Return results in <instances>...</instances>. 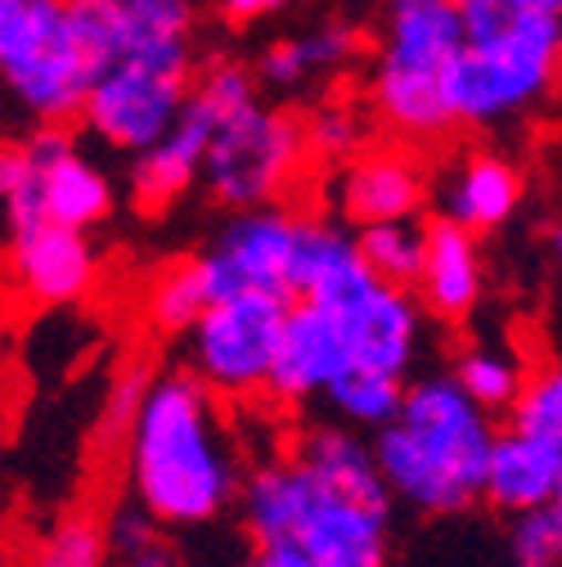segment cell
<instances>
[{"mask_svg":"<svg viewBox=\"0 0 562 567\" xmlns=\"http://www.w3.org/2000/svg\"><path fill=\"white\" fill-rule=\"evenodd\" d=\"M298 248V221L274 207H243L221 239L198 261L212 284V298H230L243 289H279L289 293V266Z\"/></svg>","mask_w":562,"mask_h":567,"instance_id":"obj_9","label":"cell"},{"mask_svg":"<svg viewBox=\"0 0 562 567\" xmlns=\"http://www.w3.org/2000/svg\"><path fill=\"white\" fill-rule=\"evenodd\" d=\"M472 235L477 230L459 226L455 217L428 226V261L418 279V298L437 320H464L481 298V257Z\"/></svg>","mask_w":562,"mask_h":567,"instance_id":"obj_16","label":"cell"},{"mask_svg":"<svg viewBox=\"0 0 562 567\" xmlns=\"http://www.w3.org/2000/svg\"><path fill=\"white\" fill-rule=\"evenodd\" d=\"M189 37L131 41L91 86L86 126L113 150L145 154L189 104Z\"/></svg>","mask_w":562,"mask_h":567,"instance_id":"obj_6","label":"cell"},{"mask_svg":"<svg viewBox=\"0 0 562 567\" xmlns=\"http://www.w3.org/2000/svg\"><path fill=\"white\" fill-rule=\"evenodd\" d=\"M496 451L490 410L472 401L459 379H424L374 437L383 477L405 505L424 514H459L486 495V468Z\"/></svg>","mask_w":562,"mask_h":567,"instance_id":"obj_3","label":"cell"},{"mask_svg":"<svg viewBox=\"0 0 562 567\" xmlns=\"http://www.w3.org/2000/svg\"><path fill=\"white\" fill-rule=\"evenodd\" d=\"M289 0H221V10L235 19V23H252V19H266V14H279Z\"/></svg>","mask_w":562,"mask_h":567,"instance_id":"obj_34","label":"cell"},{"mask_svg":"<svg viewBox=\"0 0 562 567\" xmlns=\"http://www.w3.org/2000/svg\"><path fill=\"white\" fill-rule=\"evenodd\" d=\"M513 10H535V14H562V0H509Z\"/></svg>","mask_w":562,"mask_h":567,"instance_id":"obj_35","label":"cell"},{"mask_svg":"<svg viewBox=\"0 0 562 567\" xmlns=\"http://www.w3.org/2000/svg\"><path fill=\"white\" fill-rule=\"evenodd\" d=\"M10 266L14 284L32 307H73L91 293L100 275V257L86 230L63 221H37L10 235Z\"/></svg>","mask_w":562,"mask_h":567,"instance_id":"obj_10","label":"cell"},{"mask_svg":"<svg viewBox=\"0 0 562 567\" xmlns=\"http://www.w3.org/2000/svg\"><path fill=\"white\" fill-rule=\"evenodd\" d=\"M126 477L139 509L167 527H202L239 491V460L217 396L194 370L149 383L126 433Z\"/></svg>","mask_w":562,"mask_h":567,"instance_id":"obj_2","label":"cell"},{"mask_svg":"<svg viewBox=\"0 0 562 567\" xmlns=\"http://www.w3.org/2000/svg\"><path fill=\"white\" fill-rule=\"evenodd\" d=\"M509 414H513V429L562 446V361L540 370L535 379H527V388Z\"/></svg>","mask_w":562,"mask_h":567,"instance_id":"obj_28","label":"cell"},{"mask_svg":"<svg viewBox=\"0 0 562 567\" xmlns=\"http://www.w3.org/2000/svg\"><path fill=\"white\" fill-rule=\"evenodd\" d=\"M509 549L527 567H553V563H562V518H558V509L553 505H540V509L513 514Z\"/></svg>","mask_w":562,"mask_h":567,"instance_id":"obj_29","label":"cell"},{"mask_svg":"<svg viewBox=\"0 0 562 567\" xmlns=\"http://www.w3.org/2000/svg\"><path fill=\"white\" fill-rule=\"evenodd\" d=\"M522 198V176L490 154H472L464 167H455V176L441 189L446 217H455L468 230H496L504 226Z\"/></svg>","mask_w":562,"mask_h":567,"instance_id":"obj_19","label":"cell"},{"mask_svg":"<svg viewBox=\"0 0 562 567\" xmlns=\"http://www.w3.org/2000/svg\"><path fill=\"white\" fill-rule=\"evenodd\" d=\"M145 392H149V379H145V374H126V379L113 388V396H108V414H104L108 437L131 433V423H135V414H139V401H145Z\"/></svg>","mask_w":562,"mask_h":567,"instance_id":"obj_33","label":"cell"},{"mask_svg":"<svg viewBox=\"0 0 562 567\" xmlns=\"http://www.w3.org/2000/svg\"><path fill=\"white\" fill-rule=\"evenodd\" d=\"M405 374L392 370H374V365H346L333 383H329V405L351 419V423H365V429H383L392 423L405 405Z\"/></svg>","mask_w":562,"mask_h":567,"instance_id":"obj_21","label":"cell"},{"mask_svg":"<svg viewBox=\"0 0 562 567\" xmlns=\"http://www.w3.org/2000/svg\"><path fill=\"white\" fill-rule=\"evenodd\" d=\"M293 293L243 289L217 298L189 329V370L221 396H248L270 388L279 342L289 329Z\"/></svg>","mask_w":562,"mask_h":567,"instance_id":"obj_7","label":"cell"},{"mask_svg":"<svg viewBox=\"0 0 562 567\" xmlns=\"http://www.w3.org/2000/svg\"><path fill=\"white\" fill-rule=\"evenodd\" d=\"M392 482L374 446L342 429H315L298 455L243 482V523L257 545L293 540L311 567H378L392 532Z\"/></svg>","mask_w":562,"mask_h":567,"instance_id":"obj_1","label":"cell"},{"mask_svg":"<svg viewBox=\"0 0 562 567\" xmlns=\"http://www.w3.org/2000/svg\"><path fill=\"white\" fill-rule=\"evenodd\" d=\"M455 379H459V383L472 392V401L486 405L490 414H496V410H513V401H518L522 388H527L518 357H513V351H504V347H477V351H468V357L459 361V374H455Z\"/></svg>","mask_w":562,"mask_h":567,"instance_id":"obj_25","label":"cell"},{"mask_svg":"<svg viewBox=\"0 0 562 567\" xmlns=\"http://www.w3.org/2000/svg\"><path fill=\"white\" fill-rule=\"evenodd\" d=\"M361 257L383 284H400V289H418L428 261V226H414L409 217L400 221H374L361 226Z\"/></svg>","mask_w":562,"mask_h":567,"instance_id":"obj_22","label":"cell"},{"mask_svg":"<svg viewBox=\"0 0 562 567\" xmlns=\"http://www.w3.org/2000/svg\"><path fill=\"white\" fill-rule=\"evenodd\" d=\"M562 482V446L531 437L522 429H509L496 437L486 468V501L504 514H527L540 509L558 495Z\"/></svg>","mask_w":562,"mask_h":567,"instance_id":"obj_15","label":"cell"},{"mask_svg":"<svg viewBox=\"0 0 562 567\" xmlns=\"http://www.w3.org/2000/svg\"><path fill=\"white\" fill-rule=\"evenodd\" d=\"M63 37V0H0V68L6 78Z\"/></svg>","mask_w":562,"mask_h":567,"instance_id":"obj_23","label":"cell"},{"mask_svg":"<svg viewBox=\"0 0 562 567\" xmlns=\"http://www.w3.org/2000/svg\"><path fill=\"white\" fill-rule=\"evenodd\" d=\"M337 311L346 342H351V365H374L405 374L418 347V302L400 284H383L378 275L361 284L356 293L342 302H324Z\"/></svg>","mask_w":562,"mask_h":567,"instance_id":"obj_11","label":"cell"},{"mask_svg":"<svg viewBox=\"0 0 562 567\" xmlns=\"http://www.w3.org/2000/svg\"><path fill=\"white\" fill-rule=\"evenodd\" d=\"M455 6H464V0H455Z\"/></svg>","mask_w":562,"mask_h":567,"instance_id":"obj_38","label":"cell"},{"mask_svg":"<svg viewBox=\"0 0 562 567\" xmlns=\"http://www.w3.org/2000/svg\"><path fill=\"white\" fill-rule=\"evenodd\" d=\"M562 68V14L518 10L504 28L468 37L450 73L455 122H500L535 104Z\"/></svg>","mask_w":562,"mask_h":567,"instance_id":"obj_5","label":"cell"},{"mask_svg":"<svg viewBox=\"0 0 562 567\" xmlns=\"http://www.w3.org/2000/svg\"><path fill=\"white\" fill-rule=\"evenodd\" d=\"M108 554V532H100L91 518H63L41 540V563L50 567H95Z\"/></svg>","mask_w":562,"mask_h":567,"instance_id":"obj_30","label":"cell"},{"mask_svg":"<svg viewBox=\"0 0 562 567\" xmlns=\"http://www.w3.org/2000/svg\"><path fill=\"white\" fill-rule=\"evenodd\" d=\"M212 284H207V270L198 257L189 261H176L167 266L154 289H149V320L163 329V333H189L198 324V316L212 307Z\"/></svg>","mask_w":562,"mask_h":567,"instance_id":"obj_24","label":"cell"},{"mask_svg":"<svg viewBox=\"0 0 562 567\" xmlns=\"http://www.w3.org/2000/svg\"><path fill=\"white\" fill-rule=\"evenodd\" d=\"M418 203H424V181L400 154H370L351 163L346 176L337 181V207L356 226L414 217Z\"/></svg>","mask_w":562,"mask_h":567,"instance_id":"obj_18","label":"cell"},{"mask_svg":"<svg viewBox=\"0 0 562 567\" xmlns=\"http://www.w3.org/2000/svg\"><path fill=\"white\" fill-rule=\"evenodd\" d=\"M108 554L135 567H163L176 558V549L167 545V523H158L149 509H126L113 518L108 527Z\"/></svg>","mask_w":562,"mask_h":567,"instance_id":"obj_27","label":"cell"},{"mask_svg":"<svg viewBox=\"0 0 562 567\" xmlns=\"http://www.w3.org/2000/svg\"><path fill=\"white\" fill-rule=\"evenodd\" d=\"M468 45L455 0H387L383 54L374 68V104L405 135H441L455 126L450 73Z\"/></svg>","mask_w":562,"mask_h":567,"instance_id":"obj_4","label":"cell"},{"mask_svg":"<svg viewBox=\"0 0 562 567\" xmlns=\"http://www.w3.org/2000/svg\"><path fill=\"white\" fill-rule=\"evenodd\" d=\"M553 252H558V275H562V230L553 235Z\"/></svg>","mask_w":562,"mask_h":567,"instance_id":"obj_36","label":"cell"},{"mask_svg":"<svg viewBox=\"0 0 562 567\" xmlns=\"http://www.w3.org/2000/svg\"><path fill=\"white\" fill-rule=\"evenodd\" d=\"M549 505H553V509H558V518H562V482H558V495H553Z\"/></svg>","mask_w":562,"mask_h":567,"instance_id":"obj_37","label":"cell"},{"mask_svg":"<svg viewBox=\"0 0 562 567\" xmlns=\"http://www.w3.org/2000/svg\"><path fill=\"white\" fill-rule=\"evenodd\" d=\"M212 131H217L212 109H207L198 95H189V104L176 117V126L158 140L154 150L139 154V163H135V198H139V207L163 212L194 185V176L207 163Z\"/></svg>","mask_w":562,"mask_h":567,"instance_id":"obj_14","label":"cell"},{"mask_svg":"<svg viewBox=\"0 0 562 567\" xmlns=\"http://www.w3.org/2000/svg\"><path fill=\"white\" fill-rule=\"evenodd\" d=\"M351 365V342L333 307L298 298L289 311V329L279 342L270 392L279 401H306L315 392H329V383Z\"/></svg>","mask_w":562,"mask_h":567,"instance_id":"obj_12","label":"cell"},{"mask_svg":"<svg viewBox=\"0 0 562 567\" xmlns=\"http://www.w3.org/2000/svg\"><path fill=\"white\" fill-rule=\"evenodd\" d=\"M356 54V32L351 28H320L311 37H293V41H279L261 54V78L279 91H293L302 82H311L324 68H337Z\"/></svg>","mask_w":562,"mask_h":567,"instance_id":"obj_20","label":"cell"},{"mask_svg":"<svg viewBox=\"0 0 562 567\" xmlns=\"http://www.w3.org/2000/svg\"><path fill=\"white\" fill-rule=\"evenodd\" d=\"M28 154L41 163V194H45V221H63V226H77L91 230L108 217L113 207V185L108 176L86 163L73 140H67L63 122H41L37 135L23 140Z\"/></svg>","mask_w":562,"mask_h":567,"instance_id":"obj_13","label":"cell"},{"mask_svg":"<svg viewBox=\"0 0 562 567\" xmlns=\"http://www.w3.org/2000/svg\"><path fill=\"white\" fill-rule=\"evenodd\" d=\"M306 150V131L289 117L261 109L257 100L226 113L207 145V189L226 207H261L270 194H279Z\"/></svg>","mask_w":562,"mask_h":567,"instance_id":"obj_8","label":"cell"},{"mask_svg":"<svg viewBox=\"0 0 562 567\" xmlns=\"http://www.w3.org/2000/svg\"><path fill=\"white\" fill-rule=\"evenodd\" d=\"M374 270L361 257V244L346 239L342 230L324 221H298V248L289 266V293L311 298V302H342L370 284Z\"/></svg>","mask_w":562,"mask_h":567,"instance_id":"obj_17","label":"cell"},{"mask_svg":"<svg viewBox=\"0 0 562 567\" xmlns=\"http://www.w3.org/2000/svg\"><path fill=\"white\" fill-rule=\"evenodd\" d=\"M361 140H365V122H361L356 109H346V104L320 109L306 126V150H315L320 158H351L361 150Z\"/></svg>","mask_w":562,"mask_h":567,"instance_id":"obj_31","label":"cell"},{"mask_svg":"<svg viewBox=\"0 0 562 567\" xmlns=\"http://www.w3.org/2000/svg\"><path fill=\"white\" fill-rule=\"evenodd\" d=\"M131 41L149 37H189V0H122ZM126 41V45H131Z\"/></svg>","mask_w":562,"mask_h":567,"instance_id":"obj_32","label":"cell"},{"mask_svg":"<svg viewBox=\"0 0 562 567\" xmlns=\"http://www.w3.org/2000/svg\"><path fill=\"white\" fill-rule=\"evenodd\" d=\"M0 198H6V226H10V235L45 221L41 163L28 154V145H10L6 158H0Z\"/></svg>","mask_w":562,"mask_h":567,"instance_id":"obj_26","label":"cell"}]
</instances>
